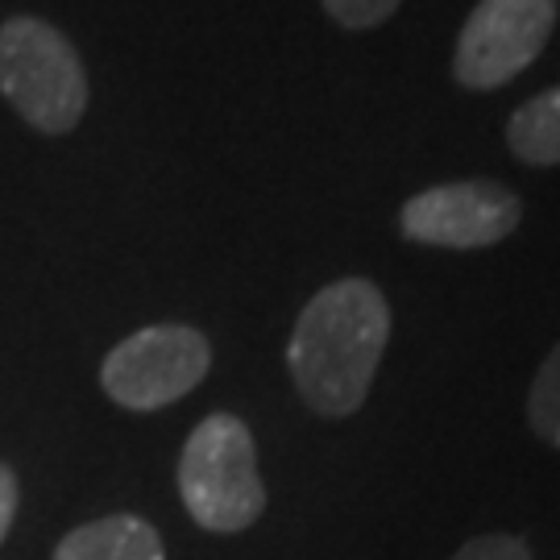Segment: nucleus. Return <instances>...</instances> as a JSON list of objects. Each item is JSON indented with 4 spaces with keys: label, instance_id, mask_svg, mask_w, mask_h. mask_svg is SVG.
Instances as JSON below:
<instances>
[{
    "label": "nucleus",
    "instance_id": "nucleus-1",
    "mask_svg": "<svg viewBox=\"0 0 560 560\" xmlns=\"http://www.w3.org/2000/svg\"><path fill=\"white\" fill-rule=\"evenodd\" d=\"M390 345V303L370 279H337L320 287L295 320L287 370L300 399L320 420H349L374 386Z\"/></svg>",
    "mask_w": 560,
    "mask_h": 560
},
{
    "label": "nucleus",
    "instance_id": "nucleus-2",
    "mask_svg": "<svg viewBox=\"0 0 560 560\" xmlns=\"http://www.w3.org/2000/svg\"><path fill=\"white\" fill-rule=\"evenodd\" d=\"M179 499L203 532L237 536L266 511L258 444L241 416L212 411L196 423L179 453Z\"/></svg>",
    "mask_w": 560,
    "mask_h": 560
},
{
    "label": "nucleus",
    "instance_id": "nucleus-3",
    "mask_svg": "<svg viewBox=\"0 0 560 560\" xmlns=\"http://www.w3.org/2000/svg\"><path fill=\"white\" fill-rule=\"evenodd\" d=\"M0 92L38 133H71L88 108V75L75 46L50 21L9 18L0 25Z\"/></svg>",
    "mask_w": 560,
    "mask_h": 560
},
{
    "label": "nucleus",
    "instance_id": "nucleus-4",
    "mask_svg": "<svg viewBox=\"0 0 560 560\" xmlns=\"http://www.w3.org/2000/svg\"><path fill=\"white\" fill-rule=\"evenodd\" d=\"M212 370V345L191 324H150L104 358V395L125 411H162L191 395Z\"/></svg>",
    "mask_w": 560,
    "mask_h": 560
},
{
    "label": "nucleus",
    "instance_id": "nucleus-5",
    "mask_svg": "<svg viewBox=\"0 0 560 560\" xmlns=\"http://www.w3.org/2000/svg\"><path fill=\"white\" fill-rule=\"evenodd\" d=\"M523 221V200L494 179L423 187L399 208V233L432 249H490Z\"/></svg>",
    "mask_w": 560,
    "mask_h": 560
},
{
    "label": "nucleus",
    "instance_id": "nucleus-6",
    "mask_svg": "<svg viewBox=\"0 0 560 560\" xmlns=\"http://www.w3.org/2000/svg\"><path fill=\"white\" fill-rule=\"evenodd\" d=\"M557 25V0H478L453 55L460 88L490 92L527 71Z\"/></svg>",
    "mask_w": 560,
    "mask_h": 560
},
{
    "label": "nucleus",
    "instance_id": "nucleus-7",
    "mask_svg": "<svg viewBox=\"0 0 560 560\" xmlns=\"http://www.w3.org/2000/svg\"><path fill=\"white\" fill-rule=\"evenodd\" d=\"M50 560H166V548L150 520L104 515L67 532Z\"/></svg>",
    "mask_w": 560,
    "mask_h": 560
},
{
    "label": "nucleus",
    "instance_id": "nucleus-8",
    "mask_svg": "<svg viewBox=\"0 0 560 560\" xmlns=\"http://www.w3.org/2000/svg\"><path fill=\"white\" fill-rule=\"evenodd\" d=\"M506 145L527 166H560V88H548L511 113Z\"/></svg>",
    "mask_w": 560,
    "mask_h": 560
},
{
    "label": "nucleus",
    "instance_id": "nucleus-9",
    "mask_svg": "<svg viewBox=\"0 0 560 560\" xmlns=\"http://www.w3.org/2000/svg\"><path fill=\"white\" fill-rule=\"evenodd\" d=\"M527 428L540 436L544 444L560 448V345L540 361L532 390H527Z\"/></svg>",
    "mask_w": 560,
    "mask_h": 560
},
{
    "label": "nucleus",
    "instance_id": "nucleus-10",
    "mask_svg": "<svg viewBox=\"0 0 560 560\" xmlns=\"http://www.w3.org/2000/svg\"><path fill=\"white\" fill-rule=\"evenodd\" d=\"M402 0H324L328 18L340 21L345 30H374L386 18H395Z\"/></svg>",
    "mask_w": 560,
    "mask_h": 560
},
{
    "label": "nucleus",
    "instance_id": "nucleus-11",
    "mask_svg": "<svg viewBox=\"0 0 560 560\" xmlns=\"http://www.w3.org/2000/svg\"><path fill=\"white\" fill-rule=\"evenodd\" d=\"M448 560H532V548L523 536L490 532V536H474L469 544H460Z\"/></svg>",
    "mask_w": 560,
    "mask_h": 560
},
{
    "label": "nucleus",
    "instance_id": "nucleus-12",
    "mask_svg": "<svg viewBox=\"0 0 560 560\" xmlns=\"http://www.w3.org/2000/svg\"><path fill=\"white\" fill-rule=\"evenodd\" d=\"M18 499H21L18 474H13V465L0 460V544H4L9 527H13V520H18Z\"/></svg>",
    "mask_w": 560,
    "mask_h": 560
}]
</instances>
